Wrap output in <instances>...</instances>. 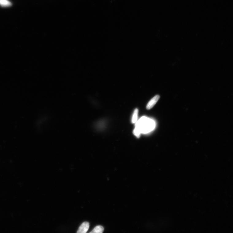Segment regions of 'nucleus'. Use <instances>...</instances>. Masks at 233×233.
I'll list each match as a JSON object with an SVG mask.
<instances>
[{
    "label": "nucleus",
    "mask_w": 233,
    "mask_h": 233,
    "mask_svg": "<svg viewBox=\"0 0 233 233\" xmlns=\"http://www.w3.org/2000/svg\"><path fill=\"white\" fill-rule=\"evenodd\" d=\"M103 227L101 225L96 226L95 228L90 233H102L104 231Z\"/></svg>",
    "instance_id": "nucleus-4"
},
{
    "label": "nucleus",
    "mask_w": 233,
    "mask_h": 233,
    "mask_svg": "<svg viewBox=\"0 0 233 233\" xmlns=\"http://www.w3.org/2000/svg\"><path fill=\"white\" fill-rule=\"evenodd\" d=\"M136 127L141 133H147L152 130L155 124L154 121L146 117H142L137 122Z\"/></svg>",
    "instance_id": "nucleus-1"
},
{
    "label": "nucleus",
    "mask_w": 233,
    "mask_h": 233,
    "mask_svg": "<svg viewBox=\"0 0 233 233\" xmlns=\"http://www.w3.org/2000/svg\"><path fill=\"white\" fill-rule=\"evenodd\" d=\"M138 109H136L135 110L133 113V114L132 116V124H135L136 122L138 116Z\"/></svg>",
    "instance_id": "nucleus-5"
},
{
    "label": "nucleus",
    "mask_w": 233,
    "mask_h": 233,
    "mask_svg": "<svg viewBox=\"0 0 233 233\" xmlns=\"http://www.w3.org/2000/svg\"><path fill=\"white\" fill-rule=\"evenodd\" d=\"M160 98L159 95H157L151 99L147 105V109L148 110H150L153 108L157 101H158Z\"/></svg>",
    "instance_id": "nucleus-2"
},
{
    "label": "nucleus",
    "mask_w": 233,
    "mask_h": 233,
    "mask_svg": "<svg viewBox=\"0 0 233 233\" xmlns=\"http://www.w3.org/2000/svg\"><path fill=\"white\" fill-rule=\"evenodd\" d=\"M11 5V3L8 0H0V6L2 7H9Z\"/></svg>",
    "instance_id": "nucleus-6"
},
{
    "label": "nucleus",
    "mask_w": 233,
    "mask_h": 233,
    "mask_svg": "<svg viewBox=\"0 0 233 233\" xmlns=\"http://www.w3.org/2000/svg\"><path fill=\"white\" fill-rule=\"evenodd\" d=\"M90 223L89 222H84L79 227L77 233H86L88 231Z\"/></svg>",
    "instance_id": "nucleus-3"
},
{
    "label": "nucleus",
    "mask_w": 233,
    "mask_h": 233,
    "mask_svg": "<svg viewBox=\"0 0 233 233\" xmlns=\"http://www.w3.org/2000/svg\"><path fill=\"white\" fill-rule=\"evenodd\" d=\"M133 133L134 135L138 138H139L140 136L141 132L136 127L135 129L134 130Z\"/></svg>",
    "instance_id": "nucleus-7"
}]
</instances>
